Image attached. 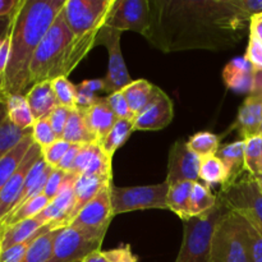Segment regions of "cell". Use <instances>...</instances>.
<instances>
[{"instance_id":"obj_5","label":"cell","mask_w":262,"mask_h":262,"mask_svg":"<svg viewBox=\"0 0 262 262\" xmlns=\"http://www.w3.org/2000/svg\"><path fill=\"white\" fill-rule=\"evenodd\" d=\"M210 262H251L245 224L238 212L229 210L217 224Z\"/></svg>"},{"instance_id":"obj_46","label":"cell","mask_w":262,"mask_h":262,"mask_svg":"<svg viewBox=\"0 0 262 262\" xmlns=\"http://www.w3.org/2000/svg\"><path fill=\"white\" fill-rule=\"evenodd\" d=\"M35 239L36 238H32V239H30L28 242L20 243V245L13 246V247L8 248V250L2 251V255H0V262H22L23 257L26 256V252H27L28 247H30V245Z\"/></svg>"},{"instance_id":"obj_37","label":"cell","mask_w":262,"mask_h":262,"mask_svg":"<svg viewBox=\"0 0 262 262\" xmlns=\"http://www.w3.org/2000/svg\"><path fill=\"white\" fill-rule=\"evenodd\" d=\"M241 216L243 219L246 234H247L251 262H262V227L243 215Z\"/></svg>"},{"instance_id":"obj_9","label":"cell","mask_w":262,"mask_h":262,"mask_svg":"<svg viewBox=\"0 0 262 262\" xmlns=\"http://www.w3.org/2000/svg\"><path fill=\"white\" fill-rule=\"evenodd\" d=\"M102 242L104 239L79 228H60L48 262H82L92 252L101 250Z\"/></svg>"},{"instance_id":"obj_8","label":"cell","mask_w":262,"mask_h":262,"mask_svg":"<svg viewBox=\"0 0 262 262\" xmlns=\"http://www.w3.org/2000/svg\"><path fill=\"white\" fill-rule=\"evenodd\" d=\"M225 206L262 227V189L256 178L246 171L238 181L225 184L217 194Z\"/></svg>"},{"instance_id":"obj_23","label":"cell","mask_w":262,"mask_h":262,"mask_svg":"<svg viewBox=\"0 0 262 262\" xmlns=\"http://www.w3.org/2000/svg\"><path fill=\"white\" fill-rule=\"evenodd\" d=\"M109 183H113V179L97 176H78L76 183H74L76 205H74V209L73 211H72L71 222L77 216V214H78L91 200H94L95 197L97 196V193Z\"/></svg>"},{"instance_id":"obj_53","label":"cell","mask_w":262,"mask_h":262,"mask_svg":"<svg viewBox=\"0 0 262 262\" xmlns=\"http://www.w3.org/2000/svg\"><path fill=\"white\" fill-rule=\"evenodd\" d=\"M12 26V15L10 17H0V42L9 35Z\"/></svg>"},{"instance_id":"obj_56","label":"cell","mask_w":262,"mask_h":262,"mask_svg":"<svg viewBox=\"0 0 262 262\" xmlns=\"http://www.w3.org/2000/svg\"><path fill=\"white\" fill-rule=\"evenodd\" d=\"M3 246H2V224H0V255H2Z\"/></svg>"},{"instance_id":"obj_57","label":"cell","mask_w":262,"mask_h":262,"mask_svg":"<svg viewBox=\"0 0 262 262\" xmlns=\"http://www.w3.org/2000/svg\"><path fill=\"white\" fill-rule=\"evenodd\" d=\"M261 135H262V124H261Z\"/></svg>"},{"instance_id":"obj_22","label":"cell","mask_w":262,"mask_h":262,"mask_svg":"<svg viewBox=\"0 0 262 262\" xmlns=\"http://www.w3.org/2000/svg\"><path fill=\"white\" fill-rule=\"evenodd\" d=\"M159 91L160 89L150 83L147 79H136L122 90L135 117L141 114L148 105L152 104Z\"/></svg>"},{"instance_id":"obj_2","label":"cell","mask_w":262,"mask_h":262,"mask_svg":"<svg viewBox=\"0 0 262 262\" xmlns=\"http://www.w3.org/2000/svg\"><path fill=\"white\" fill-rule=\"evenodd\" d=\"M66 0H19L12 14L9 60L3 79L8 96L26 95L30 87V66L38 45L63 10Z\"/></svg>"},{"instance_id":"obj_13","label":"cell","mask_w":262,"mask_h":262,"mask_svg":"<svg viewBox=\"0 0 262 262\" xmlns=\"http://www.w3.org/2000/svg\"><path fill=\"white\" fill-rule=\"evenodd\" d=\"M201 158L191 151L184 141H177L170 148L168 160L166 183L169 186L181 182H199Z\"/></svg>"},{"instance_id":"obj_18","label":"cell","mask_w":262,"mask_h":262,"mask_svg":"<svg viewBox=\"0 0 262 262\" xmlns=\"http://www.w3.org/2000/svg\"><path fill=\"white\" fill-rule=\"evenodd\" d=\"M225 84L238 94H253L255 92L256 71L246 56L232 59L223 71Z\"/></svg>"},{"instance_id":"obj_27","label":"cell","mask_w":262,"mask_h":262,"mask_svg":"<svg viewBox=\"0 0 262 262\" xmlns=\"http://www.w3.org/2000/svg\"><path fill=\"white\" fill-rule=\"evenodd\" d=\"M194 182H181L169 187L168 209L178 215L182 220L187 222L191 219L188 212L189 199Z\"/></svg>"},{"instance_id":"obj_11","label":"cell","mask_w":262,"mask_h":262,"mask_svg":"<svg viewBox=\"0 0 262 262\" xmlns=\"http://www.w3.org/2000/svg\"><path fill=\"white\" fill-rule=\"evenodd\" d=\"M112 186L113 183L105 186L97 193V196L94 200H91L77 214V216L69 223L68 227L79 228V229H83L86 232L91 233L95 237L104 239L107 228L110 225V222L114 217L112 199H110Z\"/></svg>"},{"instance_id":"obj_4","label":"cell","mask_w":262,"mask_h":262,"mask_svg":"<svg viewBox=\"0 0 262 262\" xmlns=\"http://www.w3.org/2000/svg\"><path fill=\"white\" fill-rule=\"evenodd\" d=\"M228 211L229 209L217 197V204L214 209L187 220L181 250L174 262H210L212 235Z\"/></svg>"},{"instance_id":"obj_30","label":"cell","mask_w":262,"mask_h":262,"mask_svg":"<svg viewBox=\"0 0 262 262\" xmlns=\"http://www.w3.org/2000/svg\"><path fill=\"white\" fill-rule=\"evenodd\" d=\"M200 181L209 187L215 184L224 186L229 181V171L222 159L217 158L216 155L202 158L200 164Z\"/></svg>"},{"instance_id":"obj_17","label":"cell","mask_w":262,"mask_h":262,"mask_svg":"<svg viewBox=\"0 0 262 262\" xmlns=\"http://www.w3.org/2000/svg\"><path fill=\"white\" fill-rule=\"evenodd\" d=\"M262 124V92L251 94L238 110L237 119L233 128L238 130L241 140H247L261 135Z\"/></svg>"},{"instance_id":"obj_1","label":"cell","mask_w":262,"mask_h":262,"mask_svg":"<svg viewBox=\"0 0 262 262\" xmlns=\"http://www.w3.org/2000/svg\"><path fill=\"white\" fill-rule=\"evenodd\" d=\"M146 38L164 51L222 49L237 42L246 19L234 0L155 2Z\"/></svg>"},{"instance_id":"obj_32","label":"cell","mask_w":262,"mask_h":262,"mask_svg":"<svg viewBox=\"0 0 262 262\" xmlns=\"http://www.w3.org/2000/svg\"><path fill=\"white\" fill-rule=\"evenodd\" d=\"M49 204H50V200H49L45 194H40V196L25 202L22 206H19L18 209H15L14 211L10 212L7 216V219H5L2 224L4 225V227H9V225H14L17 224V223L23 222V220L37 216Z\"/></svg>"},{"instance_id":"obj_41","label":"cell","mask_w":262,"mask_h":262,"mask_svg":"<svg viewBox=\"0 0 262 262\" xmlns=\"http://www.w3.org/2000/svg\"><path fill=\"white\" fill-rule=\"evenodd\" d=\"M105 99H106L107 104L112 107V110L114 112L115 117L118 119H135V115H133L132 110H130L129 105H128L122 90L107 95Z\"/></svg>"},{"instance_id":"obj_39","label":"cell","mask_w":262,"mask_h":262,"mask_svg":"<svg viewBox=\"0 0 262 262\" xmlns=\"http://www.w3.org/2000/svg\"><path fill=\"white\" fill-rule=\"evenodd\" d=\"M32 137L36 145L40 146L41 150L48 147V146H50L51 143L55 142L56 140H59V138L56 137L55 132H54L53 127H51L48 118L35 120V124H33L32 127Z\"/></svg>"},{"instance_id":"obj_45","label":"cell","mask_w":262,"mask_h":262,"mask_svg":"<svg viewBox=\"0 0 262 262\" xmlns=\"http://www.w3.org/2000/svg\"><path fill=\"white\" fill-rule=\"evenodd\" d=\"M107 262H138L129 245H122L114 250L104 251Z\"/></svg>"},{"instance_id":"obj_35","label":"cell","mask_w":262,"mask_h":262,"mask_svg":"<svg viewBox=\"0 0 262 262\" xmlns=\"http://www.w3.org/2000/svg\"><path fill=\"white\" fill-rule=\"evenodd\" d=\"M245 141V169L250 176L257 178L262 174V135Z\"/></svg>"},{"instance_id":"obj_15","label":"cell","mask_w":262,"mask_h":262,"mask_svg":"<svg viewBox=\"0 0 262 262\" xmlns=\"http://www.w3.org/2000/svg\"><path fill=\"white\" fill-rule=\"evenodd\" d=\"M113 159L105 154L100 143L82 145L72 173L77 176H97L113 179Z\"/></svg>"},{"instance_id":"obj_3","label":"cell","mask_w":262,"mask_h":262,"mask_svg":"<svg viewBox=\"0 0 262 262\" xmlns=\"http://www.w3.org/2000/svg\"><path fill=\"white\" fill-rule=\"evenodd\" d=\"M97 33L76 36L59 13L38 45L30 66V87L59 77H68L96 46Z\"/></svg>"},{"instance_id":"obj_44","label":"cell","mask_w":262,"mask_h":262,"mask_svg":"<svg viewBox=\"0 0 262 262\" xmlns=\"http://www.w3.org/2000/svg\"><path fill=\"white\" fill-rule=\"evenodd\" d=\"M67 173L66 171L60 170V169H53L50 177H49L48 182H46L45 191H43V194L48 197L49 200H54L56 197V194L60 191V187L63 184L64 178H66Z\"/></svg>"},{"instance_id":"obj_24","label":"cell","mask_w":262,"mask_h":262,"mask_svg":"<svg viewBox=\"0 0 262 262\" xmlns=\"http://www.w3.org/2000/svg\"><path fill=\"white\" fill-rule=\"evenodd\" d=\"M216 156L222 159V161L225 164L228 171H229V181L225 184L234 183L235 181H238L246 173L245 141L243 140L235 141V142L228 143L224 147H220Z\"/></svg>"},{"instance_id":"obj_42","label":"cell","mask_w":262,"mask_h":262,"mask_svg":"<svg viewBox=\"0 0 262 262\" xmlns=\"http://www.w3.org/2000/svg\"><path fill=\"white\" fill-rule=\"evenodd\" d=\"M72 109L66 106H55V109L50 113V115L48 117L49 122H50L51 127H53L54 132H55L56 137L61 138L63 137L64 128H66L67 122H68V118L71 115Z\"/></svg>"},{"instance_id":"obj_51","label":"cell","mask_w":262,"mask_h":262,"mask_svg":"<svg viewBox=\"0 0 262 262\" xmlns=\"http://www.w3.org/2000/svg\"><path fill=\"white\" fill-rule=\"evenodd\" d=\"M250 33L256 36L262 42V13L256 14L250 20Z\"/></svg>"},{"instance_id":"obj_40","label":"cell","mask_w":262,"mask_h":262,"mask_svg":"<svg viewBox=\"0 0 262 262\" xmlns=\"http://www.w3.org/2000/svg\"><path fill=\"white\" fill-rule=\"evenodd\" d=\"M71 143L64 141L63 138H59L55 142L51 143L50 146L41 150L43 160H45V163L49 166H51L53 169H56L59 166V164H60L61 159L67 154V151L71 148Z\"/></svg>"},{"instance_id":"obj_47","label":"cell","mask_w":262,"mask_h":262,"mask_svg":"<svg viewBox=\"0 0 262 262\" xmlns=\"http://www.w3.org/2000/svg\"><path fill=\"white\" fill-rule=\"evenodd\" d=\"M81 146L82 145H72L71 148L64 155V158L61 159L60 164H59V166L56 169H60V170L66 171V173H72L74 163H76L77 155H78L79 150H81Z\"/></svg>"},{"instance_id":"obj_58","label":"cell","mask_w":262,"mask_h":262,"mask_svg":"<svg viewBox=\"0 0 262 262\" xmlns=\"http://www.w3.org/2000/svg\"><path fill=\"white\" fill-rule=\"evenodd\" d=\"M0 87H2V82H0ZM2 89H3V87H2Z\"/></svg>"},{"instance_id":"obj_12","label":"cell","mask_w":262,"mask_h":262,"mask_svg":"<svg viewBox=\"0 0 262 262\" xmlns=\"http://www.w3.org/2000/svg\"><path fill=\"white\" fill-rule=\"evenodd\" d=\"M106 27L133 31L146 37L151 27V7L147 0H115L107 17Z\"/></svg>"},{"instance_id":"obj_36","label":"cell","mask_w":262,"mask_h":262,"mask_svg":"<svg viewBox=\"0 0 262 262\" xmlns=\"http://www.w3.org/2000/svg\"><path fill=\"white\" fill-rule=\"evenodd\" d=\"M32 132L31 129H20L15 127L9 119L5 120L0 127V160L4 158L7 154H9L20 141L27 137Z\"/></svg>"},{"instance_id":"obj_21","label":"cell","mask_w":262,"mask_h":262,"mask_svg":"<svg viewBox=\"0 0 262 262\" xmlns=\"http://www.w3.org/2000/svg\"><path fill=\"white\" fill-rule=\"evenodd\" d=\"M26 99L35 120L48 118L55 106H58L51 81L33 84L26 94Z\"/></svg>"},{"instance_id":"obj_55","label":"cell","mask_w":262,"mask_h":262,"mask_svg":"<svg viewBox=\"0 0 262 262\" xmlns=\"http://www.w3.org/2000/svg\"><path fill=\"white\" fill-rule=\"evenodd\" d=\"M256 181H257L258 186H260V188L262 189V174H261V176H258L257 178H256Z\"/></svg>"},{"instance_id":"obj_25","label":"cell","mask_w":262,"mask_h":262,"mask_svg":"<svg viewBox=\"0 0 262 262\" xmlns=\"http://www.w3.org/2000/svg\"><path fill=\"white\" fill-rule=\"evenodd\" d=\"M64 141L71 145H87V143H97L96 138L89 129L84 120L83 113L79 109H72L71 115L68 118L66 128L63 132Z\"/></svg>"},{"instance_id":"obj_7","label":"cell","mask_w":262,"mask_h":262,"mask_svg":"<svg viewBox=\"0 0 262 262\" xmlns=\"http://www.w3.org/2000/svg\"><path fill=\"white\" fill-rule=\"evenodd\" d=\"M115 0H66L61 13L76 36L100 32L106 23Z\"/></svg>"},{"instance_id":"obj_48","label":"cell","mask_w":262,"mask_h":262,"mask_svg":"<svg viewBox=\"0 0 262 262\" xmlns=\"http://www.w3.org/2000/svg\"><path fill=\"white\" fill-rule=\"evenodd\" d=\"M9 50H10V41L9 35L0 42V82L3 87V79H4L5 69H7L8 60H9Z\"/></svg>"},{"instance_id":"obj_16","label":"cell","mask_w":262,"mask_h":262,"mask_svg":"<svg viewBox=\"0 0 262 262\" xmlns=\"http://www.w3.org/2000/svg\"><path fill=\"white\" fill-rule=\"evenodd\" d=\"M174 118V106L170 97L160 90L154 100L141 114L135 117V130H159L168 127Z\"/></svg>"},{"instance_id":"obj_19","label":"cell","mask_w":262,"mask_h":262,"mask_svg":"<svg viewBox=\"0 0 262 262\" xmlns=\"http://www.w3.org/2000/svg\"><path fill=\"white\" fill-rule=\"evenodd\" d=\"M53 227L50 224L45 225L40 217L35 216L31 219L23 220L14 225L4 227L2 224V246L3 251L13 247V246L20 245V243L28 242L32 238H37L40 235L51 232Z\"/></svg>"},{"instance_id":"obj_6","label":"cell","mask_w":262,"mask_h":262,"mask_svg":"<svg viewBox=\"0 0 262 262\" xmlns=\"http://www.w3.org/2000/svg\"><path fill=\"white\" fill-rule=\"evenodd\" d=\"M169 187L166 182L138 187L112 186L110 199L113 214L115 216L137 210L168 209Z\"/></svg>"},{"instance_id":"obj_52","label":"cell","mask_w":262,"mask_h":262,"mask_svg":"<svg viewBox=\"0 0 262 262\" xmlns=\"http://www.w3.org/2000/svg\"><path fill=\"white\" fill-rule=\"evenodd\" d=\"M8 95L5 94L4 90L0 87V127L3 123L8 119Z\"/></svg>"},{"instance_id":"obj_28","label":"cell","mask_w":262,"mask_h":262,"mask_svg":"<svg viewBox=\"0 0 262 262\" xmlns=\"http://www.w3.org/2000/svg\"><path fill=\"white\" fill-rule=\"evenodd\" d=\"M217 204V196L212 193L211 187L205 184L204 182H194L193 188H192L191 199H189L188 212L189 216H200L215 207Z\"/></svg>"},{"instance_id":"obj_31","label":"cell","mask_w":262,"mask_h":262,"mask_svg":"<svg viewBox=\"0 0 262 262\" xmlns=\"http://www.w3.org/2000/svg\"><path fill=\"white\" fill-rule=\"evenodd\" d=\"M135 132V123L133 119H118L114 127L109 132L107 137L102 142L101 147L104 148L105 154L113 159L114 154L119 147H122L129 136Z\"/></svg>"},{"instance_id":"obj_34","label":"cell","mask_w":262,"mask_h":262,"mask_svg":"<svg viewBox=\"0 0 262 262\" xmlns=\"http://www.w3.org/2000/svg\"><path fill=\"white\" fill-rule=\"evenodd\" d=\"M187 146L191 151H193L200 158L216 155L220 148V137L211 132H197L189 137L187 141Z\"/></svg>"},{"instance_id":"obj_14","label":"cell","mask_w":262,"mask_h":262,"mask_svg":"<svg viewBox=\"0 0 262 262\" xmlns=\"http://www.w3.org/2000/svg\"><path fill=\"white\" fill-rule=\"evenodd\" d=\"M42 156L41 152V147L36 143H33L31 146V148L28 150L27 155L25 156V159L22 160L20 165L18 166V169L15 170V173L13 174L12 178L9 179L7 184L4 186V188L0 192V224L7 219L8 215L13 211L15 206V202H17L18 197H19L20 192H22L23 186H25L26 178L28 176V171L31 170V168L33 166V164L38 160V159Z\"/></svg>"},{"instance_id":"obj_26","label":"cell","mask_w":262,"mask_h":262,"mask_svg":"<svg viewBox=\"0 0 262 262\" xmlns=\"http://www.w3.org/2000/svg\"><path fill=\"white\" fill-rule=\"evenodd\" d=\"M33 143H35V141H33L32 132H31L27 137L23 138L9 154H7L0 160V192L4 188L5 184L9 182L13 174L15 173V170L20 165V163L25 159V156L27 155L28 150H30Z\"/></svg>"},{"instance_id":"obj_33","label":"cell","mask_w":262,"mask_h":262,"mask_svg":"<svg viewBox=\"0 0 262 262\" xmlns=\"http://www.w3.org/2000/svg\"><path fill=\"white\" fill-rule=\"evenodd\" d=\"M56 234H58V229L51 230V232L36 238L28 247L22 262H48L53 253L54 241H55Z\"/></svg>"},{"instance_id":"obj_10","label":"cell","mask_w":262,"mask_h":262,"mask_svg":"<svg viewBox=\"0 0 262 262\" xmlns=\"http://www.w3.org/2000/svg\"><path fill=\"white\" fill-rule=\"evenodd\" d=\"M120 36H122L120 31L104 26L96 37V46L104 45L109 55L107 73L104 78L105 92H109V95L120 91L132 82L123 58Z\"/></svg>"},{"instance_id":"obj_20","label":"cell","mask_w":262,"mask_h":262,"mask_svg":"<svg viewBox=\"0 0 262 262\" xmlns=\"http://www.w3.org/2000/svg\"><path fill=\"white\" fill-rule=\"evenodd\" d=\"M82 113H83L87 127L95 136L97 143L102 145V142L118 120L114 112L107 104L106 99L99 97L92 106L86 110H82Z\"/></svg>"},{"instance_id":"obj_54","label":"cell","mask_w":262,"mask_h":262,"mask_svg":"<svg viewBox=\"0 0 262 262\" xmlns=\"http://www.w3.org/2000/svg\"><path fill=\"white\" fill-rule=\"evenodd\" d=\"M82 262H107V260L104 251L99 250V251H95V252H92L91 255L87 256V257Z\"/></svg>"},{"instance_id":"obj_49","label":"cell","mask_w":262,"mask_h":262,"mask_svg":"<svg viewBox=\"0 0 262 262\" xmlns=\"http://www.w3.org/2000/svg\"><path fill=\"white\" fill-rule=\"evenodd\" d=\"M78 87L82 90H86L89 92H92V94H96L99 91H105V82L104 78L86 79V81L81 82L78 84Z\"/></svg>"},{"instance_id":"obj_50","label":"cell","mask_w":262,"mask_h":262,"mask_svg":"<svg viewBox=\"0 0 262 262\" xmlns=\"http://www.w3.org/2000/svg\"><path fill=\"white\" fill-rule=\"evenodd\" d=\"M19 0H0V17H10L17 9Z\"/></svg>"},{"instance_id":"obj_43","label":"cell","mask_w":262,"mask_h":262,"mask_svg":"<svg viewBox=\"0 0 262 262\" xmlns=\"http://www.w3.org/2000/svg\"><path fill=\"white\" fill-rule=\"evenodd\" d=\"M245 56L252 64L253 69L256 72H262V42L256 36L251 35V33Z\"/></svg>"},{"instance_id":"obj_38","label":"cell","mask_w":262,"mask_h":262,"mask_svg":"<svg viewBox=\"0 0 262 262\" xmlns=\"http://www.w3.org/2000/svg\"><path fill=\"white\" fill-rule=\"evenodd\" d=\"M56 101L60 106L76 109L77 87L68 79V77H59L51 81Z\"/></svg>"},{"instance_id":"obj_29","label":"cell","mask_w":262,"mask_h":262,"mask_svg":"<svg viewBox=\"0 0 262 262\" xmlns=\"http://www.w3.org/2000/svg\"><path fill=\"white\" fill-rule=\"evenodd\" d=\"M8 119L20 129H31L35 124V118L28 106L26 95L8 96Z\"/></svg>"}]
</instances>
